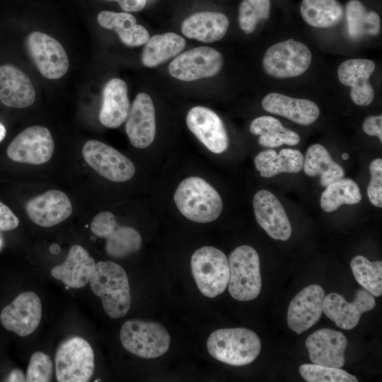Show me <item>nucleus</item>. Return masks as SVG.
Here are the masks:
<instances>
[{"mask_svg": "<svg viewBox=\"0 0 382 382\" xmlns=\"http://www.w3.org/2000/svg\"><path fill=\"white\" fill-rule=\"evenodd\" d=\"M92 291L101 299L105 312L112 318L125 316L131 306L129 280L125 270L112 261H100L89 279Z\"/></svg>", "mask_w": 382, "mask_h": 382, "instance_id": "f257e3e1", "label": "nucleus"}, {"mask_svg": "<svg viewBox=\"0 0 382 382\" xmlns=\"http://www.w3.org/2000/svg\"><path fill=\"white\" fill-rule=\"evenodd\" d=\"M173 199L180 213L197 223L216 220L223 209L218 192L199 177L191 176L184 179L178 186Z\"/></svg>", "mask_w": 382, "mask_h": 382, "instance_id": "f03ea898", "label": "nucleus"}, {"mask_svg": "<svg viewBox=\"0 0 382 382\" xmlns=\"http://www.w3.org/2000/svg\"><path fill=\"white\" fill-rule=\"evenodd\" d=\"M207 348L216 360L241 366L256 359L261 350V342L257 335L248 328H221L210 334Z\"/></svg>", "mask_w": 382, "mask_h": 382, "instance_id": "7ed1b4c3", "label": "nucleus"}, {"mask_svg": "<svg viewBox=\"0 0 382 382\" xmlns=\"http://www.w3.org/2000/svg\"><path fill=\"white\" fill-rule=\"evenodd\" d=\"M228 292L238 301H250L257 297L262 287L260 258L253 247L247 245L235 248L229 255Z\"/></svg>", "mask_w": 382, "mask_h": 382, "instance_id": "20e7f679", "label": "nucleus"}, {"mask_svg": "<svg viewBox=\"0 0 382 382\" xmlns=\"http://www.w3.org/2000/svg\"><path fill=\"white\" fill-rule=\"evenodd\" d=\"M120 337L125 349L144 359L164 354L170 342V335L162 325L139 319L127 320L121 328Z\"/></svg>", "mask_w": 382, "mask_h": 382, "instance_id": "39448f33", "label": "nucleus"}, {"mask_svg": "<svg viewBox=\"0 0 382 382\" xmlns=\"http://www.w3.org/2000/svg\"><path fill=\"white\" fill-rule=\"evenodd\" d=\"M191 271L200 292L214 298L222 294L228 284L229 264L225 254L214 247L204 246L192 255Z\"/></svg>", "mask_w": 382, "mask_h": 382, "instance_id": "423d86ee", "label": "nucleus"}, {"mask_svg": "<svg viewBox=\"0 0 382 382\" xmlns=\"http://www.w3.org/2000/svg\"><path fill=\"white\" fill-rule=\"evenodd\" d=\"M54 361L59 382H86L94 371L93 350L85 339L79 336L71 337L59 346Z\"/></svg>", "mask_w": 382, "mask_h": 382, "instance_id": "0eeeda50", "label": "nucleus"}, {"mask_svg": "<svg viewBox=\"0 0 382 382\" xmlns=\"http://www.w3.org/2000/svg\"><path fill=\"white\" fill-rule=\"evenodd\" d=\"M312 61L309 48L303 43L289 39L269 47L263 57L265 72L274 78L299 76L307 71Z\"/></svg>", "mask_w": 382, "mask_h": 382, "instance_id": "6e6552de", "label": "nucleus"}, {"mask_svg": "<svg viewBox=\"0 0 382 382\" xmlns=\"http://www.w3.org/2000/svg\"><path fill=\"white\" fill-rule=\"evenodd\" d=\"M91 230L96 236L106 240L105 250L112 257H126L141 247L140 233L132 227L119 226L110 212L97 214L91 223Z\"/></svg>", "mask_w": 382, "mask_h": 382, "instance_id": "1a4fd4ad", "label": "nucleus"}, {"mask_svg": "<svg viewBox=\"0 0 382 382\" xmlns=\"http://www.w3.org/2000/svg\"><path fill=\"white\" fill-rule=\"evenodd\" d=\"M82 155L93 170L109 180L125 182L135 173V166L131 160L102 141H87L83 146Z\"/></svg>", "mask_w": 382, "mask_h": 382, "instance_id": "9d476101", "label": "nucleus"}, {"mask_svg": "<svg viewBox=\"0 0 382 382\" xmlns=\"http://www.w3.org/2000/svg\"><path fill=\"white\" fill-rule=\"evenodd\" d=\"M25 46L32 60L40 74L49 79L62 77L68 71L69 62L59 42L40 31L30 33Z\"/></svg>", "mask_w": 382, "mask_h": 382, "instance_id": "9b49d317", "label": "nucleus"}, {"mask_svg": "<svg viewBox=\"0 0 382 382\" xmlns=\"http://www.w3.org/2000/svg\"><path fill=\"white\" fill-rule=\"evenodd\" d=\"M54 143L50 130L43 126L29 127L9 144L6 154L13 161L39 165L52 158Z\"/></svg>", "mask_w": 382, "mask_h": 382, "instance_id": "f8f14e48", "label": "nucleus"}, {"mask_svg": "<svg viewBox=\"0 0 382 382\" xmlns=\"http://www.w3.org/2000/svg\"><path fill=\"white\" fill-rule=\"evenodd\" d=\"M222 65L219 52L209 47H199L177 55L170 62L168 72L175 79L191 81L215 76Z\"/></svg>", "mask_w": 382, "mask_h": 382, "instance_id": "ddd939ff", "label": "nucleus"}, {"mask_svg": "<svg viewBox=\"0 0 382 382\" xmlns=\"http://www.w3.org/2000/svg\"><path fill=\"white\" fill-rule=\"evenodd\" d=\"M41 317L40 299L32 291L20 294L0 314L3 326L21 337L33 333L38 327Z\"/></svg>", "mask_w": 382, "mask_h": 382, "instance_id": "4468645a", "label": "nucleus"}, {"mask_svg": "<svg viewBox=\"0 0 382 382\" xmlns=\"http://www.w3.org/2000/svg\"><path fill=\"white\" fill-rule=\"evenodd\" d=\"M375 305L374 296L366 289H360L352 303L337 293L325 296L323 309L325 316L337 327L351 330L359 323L361 315L372 310Z\"/></svg>", "mask_w": 382, "mask_h": 382, "instance_id": "2eb2a0df", "label": "nucleus"}, {"mask_svg": "<svg viewBox=\"0 0 382 382\" xmlns=\"http://www.w3.org/2000/svg\"><path fill=\"white\" fill-rule=\"evenodd\" d=\"M325 292L318 284H311L300 291L291 301L287 311L289 328L301 334L314 325L323 312Z\"/></svg>", "mask_w": 382, "mask_h": 382, "instance_id": "dca6fc26", "label": "nucleus"}, {"mask_svg": "<svg viewBox=\"0 0 382 382\" xmlns=\"http://www.w3.org/2000/svg\"><path fill=\"white\" fill-rule=\"evenodd\" d=\"M189 129L212 153L221 154L228 146V138L221 118L212 110L195 106L187 114Z\"/></svg>", "mask_w": 382, "mask_h": 382, "instance_id": "f3484780", "label": "nucleus"}, {"mask_svg": "<svg viewBox=\"0 0 382 382\" xmlns=\"http://www.w3.org/2000/svg\"><path fill=\"white\" fill-rule=\"evenodd\" d=\"M253 209L258 224L272 238L287 241L291 235V226L281 202L271 192L257 191L253 197Z\"/></svg>", "mask_w": 382, "mask_h": 382, "instance_id": "a211bd4d", "label": "nucleus"}, {"mask_svg": "<svg viewBox=\"0 0 382 382\" xmlns=\"http://www.w3.org/2000/svg\"><path fill=\"white\" fill-rule=\"evenodd\" d=\"M125 130L136 148L144 149L153 143L156 135L155 108L148 94L137 95L127 118Z\"/></svg>", "mask_w": 382, "mask_h": 382, "instance_id": "6ab92c4d", "label": "nucleus"}, {"mask_svg": "<svg viewBox=\"0 0 382 382\" xmlns=\"http://www.w3.org/2000/svg\"><path fill=\"white\" fill-rule=\"evenodd\" d=\"M347 345L346 337L330 328L319 329L306 340L309 358L313 364L334 368L344 366Z\"/></svg>", "mask_w": 382, "mask_h": 382, "instance_id": "aec40b11", "label": "nucleus"}, {"mask_svg": "<svg viewBox=\"0 0 382 382\" xmlns=\"http://www.w3.org/2000/svg\"><path fill=\"white\" fill-rule=\"evenodd\" d=\"M25 210L33 223L42 227H51L71 215L72 205L64 192L50 190L30 199Z\"/></svg>", "mask_w": 382, "mask_h": 382, "instance_id": "412c9836", "label": "nucleus"}, {"mask_svg": "<svg viewBox=\"0 0 382 382\" xmlns=\"http://www.w3.org/2000/svg\"><path fill=\"white\" fill-rule=\"evenodd\" d=\"M374 69V62L367 59H348L338 67V79L351 88L350 97L357 105L367 106L374 98V91L369 81Z\"/></svg>", "mask_w": 382, "mask_h": 382, "instance_id": "4be33fe9", "label": "nucleus"}, {"mask_svg": "<svg viewBox=\"0 0 382 382\" xmlns=\"http://www.w3.org/2000/svg\"><path fill=\"white\" fill-rule=\"evenodd\" d=\"M35 100V91L29 77L12 64L0 66V100L8 107L24 108Z\"/></svg>", "mask_w": 382, "mask_h": 382, "instance_id": "5701e85b", "label": "nucleus"}, {"mask_svg": "<svg viewBox=\"0 0 382 382\" xmlns=\"http://www.w3.org/2000/svg\"><path fill=\"white\" fill-rule=\"evenodd\" d=\"M262 106L268 112L284 117L305 126L313 124L320 115L319 108L314 102L277 93H270L265 96Z\"/></svg>", "mask_w": 382, "mask_h": 382, "instance_id": "b1692460", "label": "nucleus"}, {"mask_svg": "<svg viewBox=\"0 0 382 382\" xmlns=\"http://www.w3.org/2000/svg\"><path fill=\"white\" fill-rule=\"evenodd\" d=\"M95 265V260L86 249L79 245H74L65 260L52 269L51 274L67 286L79 289L89 282Z\"/></svg>", "mask_w": 382, "mask_h": 382, "instance_id": "393cba45", "label": "nucleus"}, {"mask_svg": "<svg viewBox=\"0 0 382 382\" xmlns=\"http://www.w3.org/2000/svg\"><path fill=\"white\" fill-rule=\"evenodd\" d=\"M129 112L127 84L120 79H110L103 91V102L99 112L100 123L108 128H117L127 120Z\"/></svg>", "mask_w": 382, "mask_h": 382, "instance_id": "a878e982", "label": "nucleus"}, {"mask_svg": "<svg viewBox=\"0 0 382 382\" xmlns=\"http://www.w3.org/2000/svg\"><path fill=\"white\" fill-rule=\"evenodd\" d=\"M229 25L226 16L219 12L195 13L182 24V33L188 38L212 42L223 38Z\"/></svg>", "mask_w": 382, "mask_h": 382, "instance_id": "bb28decb", "label": "nucleus"}, {"mask_svg": "<svg viewBox=\"0 0 382 382\" xmlns=\"http://www.w3.org/2000/svg\"><path fill=\"white\" fill-rule=\"evenodd\" d=\"M97 21L101 27L115 31L127 46H141L149 39L147 30L137 24L135 17L127 12L103 11L98 14Z\"/></svg>", "mask_w": 382, "mask_h": 382, "instance_id": "cd10ccee", "label": "nucleus"}, {"mask_svg": "<svg viewBox=\"0 0 382 382\" xmlns=\"http://www.w3.org/2000/svg\"><path fill=\"white\" fill-rule=\"evenodd\" d=\"M303 159L300 151L284 148L279 154L274 150L259 153L255 157L254 163L261 176L269 178L281 173H299L303 168Z\"/></svg>", "mask_w": 382, "mask_h": 382, "instance_id": "c85d7f7f", "label": "nucleus"}, {"mask_svg": "<svg viewBox=\"0 0 382 382\" xmlns=\"http://www.w3.org/2000/svg\"><path fill=\"white\" fill-rule=\"evenodd\" d=\"M303 170L310 177L320 175L323 187L342 179L345 170L332 158L328 151L322 145L315 144L310 146L303 159Z\"/></svg>", "mask_w": 382, "mask_h": 382, "instance_id": "c756f323", "label": "nucleus"}, {"mask_svg": "<svg viewBox=\"0 0 382 382\" xmlns=\"http://www.w3.org/2000/svg\"><path fill=\"white\" fill-rule=\"evenodd\" d=\"M186 45L185 39L172 33L155 35L145 44L142 64L146 67H154L180 54Z\"/></svg>", "mask_w": 382, "mask_h": 382, "instance_id": "7c9ffc66", "label": "nucleus"}, {"mask_svg": "<svg viewBox=\"0 0 382 382\" xmlns=\"http://www.w3.org/2000/svg\"><path fill=\"white\" fill-rule=\"evenodd\" d=\"M250 132L260 136L259 144L265 147H278L283 144L294 146L300 142L299 135L284 127L281 122L272 116H260L254 119Z\"/></svg>", "mask_w": 382, "mask_h": 382, "instance_id": "2f4dec72", "label": "nucleus"}, {"mask_svg": "<svg viewBox=\"0 0 382 382\" xmlns=\"http://www.w3.org/2000/svg\"><path fill=\"white\" fill-rule=\"evenodd\" d=\"M300 11L306 23L319 28L335 26L343 15V8L336 0H303Z\"/></svg>", "mask_w": 382, "mask_h": 382, "instance_id": "473e14b6", "label": "nucleus"}, {"mask_svg": "<svg viewBox=\"0 0 382 382\" xmlns=\"http://www.w3.org/2000/svg\"><path fill=\"white\" fill-rule=\"evenodd\" d=\"M320 197L321 209L325 212L337 210L342 204H356L361 200V194L356 182L342 178L325 187Z\"/></svg>", "mask_w": 382, "mask_h": 382, "instance_id": "72a5a7b5", "label": "nucleus"}, {"mask_svg": "<svg viewBox=\"0 0 382 382\" xmlns=\"http://www.w3.org/2000/svg\"><path fill=\"white\" fill-rule=\"evenodd\" d=\"M348 30L353 38L365 34L376 35L380 32V17L375 11H367L358 0L349 1L346 7Z\"/></svg>", "mask_w": 382, "mask_h": 382, "instance_id": "f704fd0d", "label": "nucleus"}, {"mask_svg": "<svg viewBox=\"0 0 382 382\" xmlns=\"http://www.w3.org/2000/svg\"><path fill=\"white\" fill-rule=\"evenodd\" d=\"M350 267L356 281L374 296L382 294V262L369 261L362 255L351 260Z\"/></svg>", "mask_w": 382, "mask_h": 382, "instance_id": "c9c22d12", "label": "nucleus"}, {"mask_svg": "<svg viewBox=\"0 0 382 382\" xmlns=\"http://www.w3.org/2000/svg\"><path fill=\"white\" fill-rule=\"evenodd\" d=\"M299 373L308 382H357V378L340 368L306 364L300 366Z\"/></svg>", "mask_w": 382, "mask_h": 382, "instance_id": "e433bc0d", "label": "nucleus"}, {"mask_svg": "<svg viewBox=\"0 0 382 382\" xmlns=\"http://www.w3.org/2000/svg\"><path fill=\"white\" fill-rule=\"evenodd\" d=\"M53 362L46 354L37 351L30 357L26 371L28 382L50 381L53 374Z\"/></svg>", "mask_w": 382, "mask_h": 382, "instance_id": "4c0bfd02", "label": "nucleus"}, {"mask_svg": "<svg viewBox=\"0 0 382 382\" xmlns=\"http://www.w3.org/2000/svg\"><path fill=\"white\" fill-rule=\"evenodd\" d=\"M371 180L367 187V195L372 204L382 207V159L376 158L369 165Z\"/></svg>", "mask_w": 382, "mask_h": 382, "instance_id": "58836bf2", "label": "nucleus"}, {"mask_svg": "<svg viewBox=\"0 0 382 382\" xmlns=\"http://www.w3.org/2000/svg\"><path fill=\"white\" fill-rule=\"evenodd\" d=\"M259 21L256 13L246 0L239 6L238 22L240 28L245 33H250L255 29Z\"/></svg>", "mask_w": 382, "mask_h": 382, "instance_id": "ea45409f", "label": "nucleus"}, {"mask_svg": "<svg viewBox=\"0 0 382 382\" xmlns=\"http://www.w3.org/2000/svg\"><path fill=\"white\" fill-rule=\"evenodd\" d=\"M19 224V220L15 214L0 202V231H6L15 229Z\"/></svg>", "mask_w": 382, "mask_h": 382, "instance_id": "a19ab883", "label": "nucleus"}, {"mask_svg": "<svg viewBox=\"0 0 382 382\" xmlns=\"http://www.w3.org/2000/svg\"><path fill=\"white\" fill-rule=\"evenodd\" d=\"M363 131L369 136H376L382 143V116H370L362 124Z\"/></svg>", "mask_w": 382, "mask_h": 382, "instance_id": "79ce46f5", "label": "nucleus"}, {"mask_svg": "<svg viewBox=\"0 0 382 382\" xmlns=\"http://www.w3.org/2000/svg\"><path fill=\"white\" fill-rule=\"evenodd\" d=\"M256 13L258 20H266L270 13V0H246Z\"/></svg>", "mask_w": 382, "mask_h": 382, "instance_id": "37998d69", "label": "nucleus"}, {"mask_svg": "<svg viewBox=\"0 0 382 382\" xmlns=\"http://www.w3.org/2000/svg\"><path fill=\"white\" fill-rule=\"evenodd\" d=\"M116 1L121 8L127 12H137L142 10L146 3V0H105Z\"/></svg>", "mask_w": 382, "mask_h": 382, "instance_id": "c03bdc74", "label": "nucleus"}, {"mask_svg": "<svg viewBox=\"0 0 382 382\" xmlns=\"http://www.w3.org/2000/svg\"><path fill=\"white\" fill-rule=\"evenodd\" d=\"M6 381H26V376L21 369H15L9 373Z\"/></svg>", "mask_w": 382, "mask_h": 382, "instance_id": "a18cd8bd", "label": "nucleus"}, {"mask_svg": "<svg viewBox=\"0 0 382 382\" xmlns=\"http://www.w3.org/2000/svg\"><path fill=\"white\" fill-rule=\"evenodd\" d=\"M50 252L54 255L59 254L60 253L59 246L57 243H52L50 246Z\"/></svg>", "mask_w": 382, "mask_h": 382, "instance_id": "49530a36", "label": "nucleus"}, {"mask_svg": "<svg viewBox=\"0 0 382 382\" xmlns=\"http://www.w3.org/2000/svg\"><path fill=\"white\" fill-rule=\"evenodd\" d=\"M6 134V129L3 124L0 122V142L4 139Z\"/></svg>", "mask_w": 382, "mask_h": 382, "instance_id": "de8ad7c7", "label": "nucleus"}, {"mask_svg": "<svg viewBox=\"0 0 382 382\" xmlns=\"http://www.w3.org/2000/svg\"><path fill=\"white\" fill-rule=\"evenodd\" d=\"M349 154H348L347 153H344V154H342V158L343 160H347V159L349 158Z\"/></svg>", "mask_w": 382, "mask_h": 382, "instance_id": "09e8293b", "label": "nucleus"}, {"mask_svg": "<svg viewBox=\"0 0 382 382\" xmlns=\"http://www.w3.org/2000/svg\"><path fill=\"white\" fill-rule=\"evenodd\" d=\"M2 244H3L2 239H1V238L0 236V249L2 247Z\"/></svg>", "mask_w": 382, "mask_h": 382, "instance_id": "8fccbe9b", "label": "nucleus"}]
</instances>
